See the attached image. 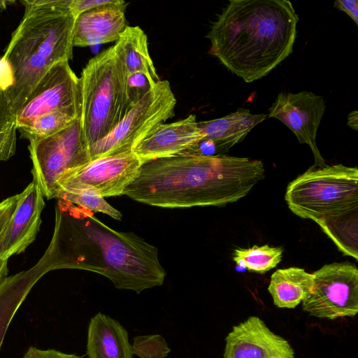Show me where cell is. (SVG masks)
<instances>
[{
  "label": "cell",
  "instance_id": "6da1fadb",
  "mask_svg": "<svg viewBox=\"0 0 358 358\" xmlns=\"http://www.w3.org/2000/svg\"><path fill=\"white\" fill-rule=\"evenodd\" d=\"M52 270L75 268L99 273L119 289L140 293L161 286L166 273L158 249L132 232L114 230L94 213L63 199L45 251Z\"/></svg>",
  "mask_w": 358,
  "mask_h": 358
},
{
  "label": "cell",
  "instance_id": "7a4b0ae2",
  "mask_svg": "<svg viewBox=\"0 0 358 358\" xmlns=\"http://www.w3.org/2000/svg\"><path fill=\"white\" fill-rule=\"evenodd\" d=\"M264 171L258 159L188 151L143 163L124 194L162 208L222 206L245 196Z\"/></svg>",
  "mask_w": 358,
  "mask_h": 358
},
{
  "label": "cell",
  "instance_id": "3957f363",
  "mask_svg": "<svg viewBox=\"0 0 358 358\" xmlns=\"http://www.w3.org/2000/svg\"><path fill=\"white\" fill-rule=\"evenodd\" d=\"M299 20L287 0H231L206 36L209 52L245 83L254 82L292 52Z\"/></svg>",
  "mask_w": 358,
  "mask_h": 358
},
{
  "label": "cell",
  "instance_id": "277c9868",
  "mask_svg": "<svg viewBox=\"0 0 358 358\" xmlns=\"http://www.w3.org/2000/svg\"><path fill=\"white\" fill-rule=\"evenodd\" d=\"M24 13L1 59L13 82L6 90L16 117L48 70L73 58L76 17L70 0H25Z\"/></svg>",
  "mask_w": 358,
  "mask_h": 358
},
{
  "label": "cell",
  "instance_id": "5b68a950",
  "mask_svg": "<svg viewBox=\"0 0 358 358\" xmlns=\"http://www.w3.org/2000/svg\"><path fill=\"white\" fill-rule=\"evenodd\" d=\"M78 78V119L90 148L110 132L131 106L129 76L113 45L90 59Z\"/></svg>",
  "mask_w": 358,
  "mask_h": 358
},
{
  "label": "cell",
  "instance_id": "8992f818",
  "mask_svg": "<svg viewBox=\"0 0 358 358\" xmlns=\"http://www.w3.org/2000/svg\"><path fill=\"white\" fill-rule=\"evenodd\" d=\"M285 201L297 216L317 224L358 210V169L312 166L289 182Z\"/></svg>",
  "mask_w": 358,
  "mask_h": 358
},
{
  "label": "cell",
  "instance_id": "52a82bcc",
  "mask_svg": "<svg viewBox=\"0 0 358 358\" xmlns=\"http://www.w3.org/2000/svg\"><path fill=\"white\" fill-rule=\"evenodd\" d=\"M176 99L168 80H159L131 105L118 124L90 148L91 159L132 149L174 115Z\"/></svg>",
  "mask_w": 358,
  "mask_h": 358
},
{
  "label": "cell",
  "instance_id": "ba28073f",
  "mask_svg": "<svg viewBox=\"0 0 358 358\" xmlns=\"http://www.w3.org/2000/svg\"><path fill=\"white\" fill-rule=\"evenodd\" d=\"M33 179L47 199H56L59 180L91 160L78 117L59 132L29 141Z\"/></svg>",
  "mask_w": 358,
  "mask_h": 358
},
{
  "label": "cell",
  "instance_id": "9c48e42d",
  "mask_svg": "<svg viewBox=\"0 0 358 358\" xmlns=\"http://www.w3.org/2000/svg\"><path fill=\"white\" fill-rule=\"evenodd\" d=\"M310 294L303 310L316 317H354L358 311V269L350 263L325 264L313 273Z\"/></svg>",
  "mask_w": 358,
  "mask_h": 358
},
{
  "label": "cell",
  "instance_id": "30bf717a",
  "mask_svg": "<svg viewBox=\"0 0 358 358\" xmlns=\"http://www.w3.org/2000/svg\"><path fill=\"white\" fill-rule=\"evenodd\" d=\"M141 164L132 150L92 159L59 180L56 199L59 192L84 189L103 197L122 195Z\"/></svg>",
  "mask_w": 358,
  "mask_h": 358
},
{
  "label": "cell",
  "instance_id": "8fae6325",
  "mask_svg": "<svg viewBox=\"0 0 358 358\" xmlns=\"http://www.w3.org/2000/svg\"><path fill=\"white\" fill-rule=\"evenodd\" d=\"M79 78L69 61L53 64L41 78L26 103L16 116V127L55 111L79 115Z\"/></svg>",
  "mask_w": 358,
  "mask_h": 358
},
{
  "label": "cell",
  "instance_id": "7c38bea8",
  "mask_svg": "<svg viewBox=\"0 0 358 358\" xmlns=\"http://www.w3.org/2000/svg\"><path fill=\"white\" fill-rule=\"evenodd\" d=\"M322 96L311 92H280L268 109V117L280 120L300 143L310 146L315 158L313 166H327L316 145L317 132L325 111Z\"/></svg>",
  "mask_w": 358,
  "mask_h": 358
},
{
  "label": "cell",
  "instance_id": "4fadbf2b",
  "mask_svg": "<svg viewBox=\"0 0 358 358\" xmlns=\"http://www.w3.org/2000/svg\"><path fill=\"white\" fill-rule=\"evenodd\" d=\"M10 219L0 238V258L8 260L25 250L36 239L45 206L44 196L32 181L20 194Z\"/></svg>",
  "mask_w": 358,
  "mask_h": 358
},
{
  "label": "cell",
  "instance_id": "5bb4252c",
  "mask_svg": "<svg viewBox=\"0 0 358 358\" xmlns=\"http://www.w3.org/2000/svg\"><path fill=\"white\" fill-rule=\"evenodd\" d=\"M225 341L224 358H294L288 341L257 316L233 327Z\"/></svg>",
  "mask_w": 358,
  "mask_h": 358
},
{
  "label": "cell",
  "instance_id": "9a60e30c",
  "mask_svg": "<svg viewBox=\"0 0 358 358\" xmlns=\"http://www.w3.org/2000/svg\"><path fill=\"white\" fill-rule=\"evenodd\" d=\"M194 114L171 123H162L139 142L132 152L141 163L194 151L203 141Z\"/></svg>",
  "mask_w": 358,
  "mask_h": 358
},
{
  "label": "cell",
  "instance_id": "2e32d148",
  "mask_svg": "<svg viewBox=\"0 0 358 358\" xmlns=\"http://www.w3.org/2000/svg\"><path fill=\"white\" fill-rule=\"evenodd\" d=\"M127 5L122 0H114L112 3L80 14L74 22L73 45L87 47L116 42L127 26Z\"/></svg>",
  "mask_w": 358,
  "mask_h": 358
},
{
  "label": "cell",
  "instance_id": "e0dca14e",
  "mask_svg": "<svg viewBox=\"0 0 358 358\" xmlns=\"http://www.w3.org/2000/svg\"><path fill=\"white\" fill-rule=\"evenodd\" d=\"M87 354L88 358H133L127 331L115 319L96 314L89 323Z\"/></svg>",
  "mask_w": 358,
  "mask_h": 358
},
{
  "label": "cell",
  "instance_id": "ac0fdd59",
  "mask_svg": "<svg viewBox=\"0 0 358 358\" xmlns=\"http://www.w3.org/2000/svg\"><path fill=\"white\" fill-rule=\"evenodd\" d=\"M52 271L45 254L32 268L11 276L0 282V350L13 317L36 282Z\"/></svg>",
  "mask_w": 358,
  "mask_h": 358
},
{
  "label": "cell",
  "instance_id": "d6986e66",
  "mask_svg": "<svg viewBox=\"0 0 358 358\" xmlns=\"http://www.w3.org/2000/svg\"><path fill=\"white\" fill-rule=\"evenodd\" d=\"M268 117L266 114H252L248 109L238 108L224 117L198 122L203 141L213 143L215 148L227 151L242 141L258 124Z\"/></svg>",
  "mask_w": 358,
  "mask_h": 358
},
{
  "label": "cell",
  "instance_id": "ffe728a7",
  "mask_svg": "<svg viewBox=\"0 0 358 358\" xmlns=\"http://www.w3.org/2000/svg\"><path fill=\"white\" fill-rule=\"evenodd\" d=\"M113 46L128 76L143 75L151 86L160 80L149 53L148 37L138 26H127Z\"/></svg>",
  "mask_w": 358,
  "mask_h": 358
},
{
  "label": "cell",
  "instance_id": "44dd1931",
  "mask_svg": "<svg viewBox=\"0 0 358 358\" xmlns=\"http://www.w3.org/2000/svg\"><path fill=\"white\" fill-rule=\"evenodd\" d=\"M313 280V273L303 268L278 269L271 277L268 290L277 307L294 308L310 294Z\"/></svg>",
  "mask_w": 358,
  "mask_h": 358
},
{
  "label": "cell",
  "instance_id": "7402d4cb",
  "mask_svg": "<svg viewBox=\"0 0 358 358\" xmlns=\"http://www.w3.org/2000/svg\"><path fill=\"white\" fill-rule=\"evenodd\" d=\"M345 255L358 259V210L318 223Z\"/></svg>",
  "mask_w": 358,
  "mask_h": 358
},
{
  "label": "cell",
  "instance_id": "603a6c76",
  "mask_svg": "<svg viewBox=\"0 0 358 358\" xmlns=\"http://www.w3.org/2000/svg\"><path fill=\"white\" fill-rule=\"evenodd\" d=\"M282 250L280 248L254 245L250 248L235 249L233 260L250 271L264 273L275 268L282 259Z\"/></svg>",
  "mask_w": 358,
  "mask_h": 358
},
{
  "label": "cell",
  "instance_id": "cb8c5ba5",
  "mask_svg": "<svg viewBox=\"0 0 358 358\" xmlns=\"http://www.w3.org/2000/svg\"><path fill=\"white\" fill-rule=\"evenodd\" d=\"M77 117L65 111L41 115L29 124L17 128L21 137L31 141L52 136L71 124Z\"/></svg>",
  "mask_w": 358,
  "mask_h": 358
},
{
  "label": "cell",
  "instance_id": "d4e9b609",
  "mask_svg": "<svg viewBox=\"0 0 358 358\" xmlns=\"http://www.w3.org/2000/svg\"><path fill=\"white\" fill-rule=\"evenodd\" d=\"M57 199L65 200L93 213H104L117 220L122 217V213L110 206L104 197L90 189L62 192L58 194Z\"/></svg>",
  "mask_w": 358,
  "mask_h": 358
},
{
  "label": "cell",
  "instance_id": "484cf974",
  "mask_svg": "<svg viewBox=\"0 0 358 358\" xmlns=\"http://www.w3.org/2000/svg\"><path fill=\"white\" fill-rule=\"evenodd\" d=\"M132 351L141 358H165L171 352L165 339L158 334L134 338Z\"/></svg>",
  "mask_w": 358,
  "mask_h": 358
},
{
  "label": "cell",
  "instance_id": "4316f807",
  "mask_svg": "<svg viewBox=\"0 0 358 358\" xmlns=\"http://www.w3.org/2000/svg\"><path fill=\"white\" fill-rule=\"evenodd\" d=\"M17 127L0 132V161H7L16 150Z\"/></svg>",
  "mask_w": 358,
  "mask_h": 358
},
{
  "label": "cell",
  "instance_id": "83f0119b",
  "mask_svg": "<svg viewBox=\"0 0 358 358\" xmlns=\"http://www.w3.org/2000/svg\"><path fill=\"white\" fill-rule=\"evenodd\" d=\"M16 127V117L7 99L6 91L0 86V132Z\"/></svg>",
  "mask_w": 358,
  "mask_h": 358
},
{
  "label": "cell",
  "instance_id": "f1b7e54d",
  "mask_svg": "<svg viewBox=\"0 0 358 358\" xmlns=\"http://www.w3.org/2000/svg\"><path fill=\"white\" fill-rule=\"evenodd\" d=\"M22 358H82L75 354L65 353L55 349H40L31 346Z\"/></svg>",
  "mask_w": 358,
  "mask_h": 358
},
{
  "label": "cell",
  "instance_id": "f546056e",
  "mask_svg": "<svg viewBox=\"0 0 358 358\" xmlns=\"http://www.w3.org/2000/svg\"><path fill=\"white\" fill-rule=\"evenodd\" d=\"M113 1L114 0H70L69 8L76 18L84 12L112 3Z\"/></svg>",
  "mask_w": 358,
  "mask_h": 358
},
{
  "label": "cell",
  "instance_id": "4dcf8cb0",
  "mask_svg": "<svg viewBox=\"0 0 358 358\" xmlns=\"http://www.w3.org/2000/svg\"><path fill=\"white\" fill-rule=\"evenodd\" d=\"M17 195L4 199L0 202V238L3 234L15 210Z\"/></svg>",
  "mask_w": 358,
  "mask_h": 358
},
{
  "label": "cell",
  "instance_id": "1f68e13d",
  "mask_svg": "<svg viewBox=\"0 0 358 358\" xmlns=\"http://www.w3.org/2000/svg\"><path fill=\"white\" fill-rule=\"evenodd\" d=\"M334 6L345 12L358 25V1L357 0H337Z\"/></svg>",
  "mask_w": 358,
  "mask_h": 358
},
{
  "label": "cell",
  "instance_id": "d6a6232c",
  "mask_svg": "<svg viewBox=\"0 0 358 358\" xmlns=\"http://www.w3.org/2000/svg\"><path fill=\"white\" fill-rule=\"evenodd\" d=\"M348 125L355 130L358 128V112L357 110L352 111L348 116Z\"/></svg>",
  "mask_w": 358,
  "mask_h": 358
},
{
  "label": "cell",
  "instance_id": "836d02e7",
  "mask_svg": "<svg viewBox=\"0 0 358 358\" xmlns=\"http://www.w3.org/2000/svg\"><path fill=\"white\" fill-rule=\"evenodd\" d=\"M8 273V260L0 258V282L7 276Z\"/></svg>",
  "mask_w": 358,
  "mask_h": 358
},
{
  "label": "cell",
  "instance_id": "e575fe53",
  "mask_svg": "<svg viewBox=\"0 0 358 358\" xmlns=\"http://www.w3.org/2000/svg\"><path fill=\"white\" fill-rule=\"evenodd\" d=\"M14 1H0V11L5 9L7 6L8 3H11Z\"/></svg>",
  "mask_w": 358,
  "mask_h": 358
}]
</instances>
